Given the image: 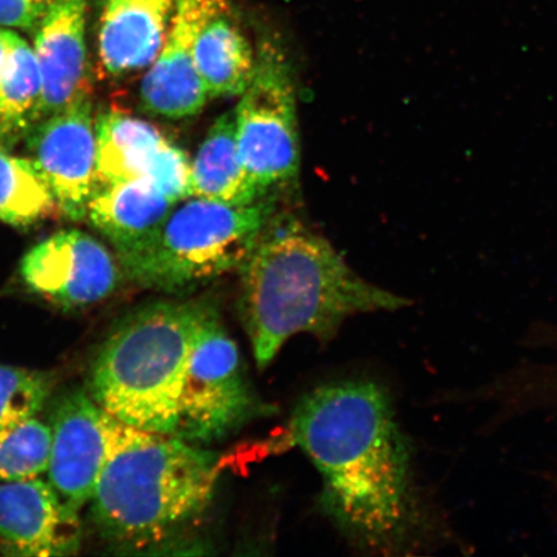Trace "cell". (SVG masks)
<instances>
[{"instance_id":"cell-1","label":"cell","mask_w":557,"mask_h":557,"mask_svg":"<svg viewBox=\"0 0 557 557\" xmlns=\"http://www.w3.org/2000/svg\"><path fill=\"white\" fill-rule=\"evenodd\" d=\"M294 441L323 480L320 504L348 537L380 553L448 535L416 483L409 444L377 383H332L305 395L290 422Z\"/></svg>"},{"instance_id":"cell-2","label":"cell","mask_w":557,"mask_h":557,"mask_svg":"<svg viewBox=\"0 0 557 557\" xmlns=\"http://www.w3.org/2000/svg\"><path fill=\"white\" fill-rule=\"evenodd\" d=\"M239 277L240 319L260 369L297 334L326 343L348 318L412 304L367 282L329 240L296 221L268 226Z\"/></svg>"},{"instance_id":"cell-3","label":"cell","mask_w":557,"mask_h":557,"mask_svg":"<svg viewBox=\"0 0 557 557\" xmlns=\"http://www.w3.org/2000/svg\"><path fill=\"white\" fill-rule=\"evenodd\" d=\"M219 478L218 453L113 417L90 519L110 547L156 553L203 517Z\"/></svg>"},{"instance_id":"cell-4","label":"cell","mask_w":557,"mask_h":557,"mask_svg":"<svg viewBox=\"0 0 557 557\" xmlns=\"http://www.w3.org/2000/svg\"><path fill=\"white\" fill-rule=\"evenodd\" d=\"M211 299H165L128 312L97 355L92 398L129 426L174 435L187 359Z\"/></svg>"},{"instance_id":"cell-5","label":"cell","mask_w":557,"mask_h":557,"mask_svg":"<svg viewBox=\"0 0 557 557\" xmlns=\"http://www.w3.org/2000/svg\"><path fill=\"white\" fill-rule=\"evenodd\" d=\"M274 206L259 200L227 206L191 198L150 236L120 257L131 281L166 295L187 296L239 273L269 226Z\"/></svg>"},{"instance_id":"cell-6","label":"cell","mask_w":557,"mask_h":557,"mask_svg":"<svg viewBox=\"0 0 557 557\" xmlns=\"http://www.w3.org/2000/svg\"><path fill=\"white\" fill-rule=\"evenodd\" d=\"M262 413L239 347L212 298L187 359L174 436L206 447L238 433Z\"/></svg>"},{"instance_id":"cell-7","label":"cell","mask_w":557,"mask_h":557,"mask_svg":"<svg viewBox=\"0 0 557 557\" xmlns=\"http://www.w3.org/2000/svg\"><path fill=\"white\" fill-rule=\"evenodd\" d=\"M235 122L244 164L262 190L297 176L301 157L295 83L287 55L276 41H261L255 75L240 95Z\"/></svg>"},{"instance_id":"cell-8","label":"cell","mask_w":557,"mask_h":557,"mask_svg":"<svg viewBox=\"0 0 557 557\" xmlns=\"http://www.w3.org/2000/svg\"><path fill=\"white\" fill-rule=\"evenodd\" d=\"M26 148L60 211L73 221L86 219L99 187L90 94L35 124L26 136Z\"/></svg>"},{"instance_id":"cell-9","label":"cell","mask_w":557,"mask_h":557,"mask_svg":"<svg viewBox=\"0 0 557 557\" xmlns=\"http://www.w3.org/2000/svg\"><path fill=\"white\" fill-rule=\"evenodd\" d=\"M27 289L60 308L76 309L113 295L120 269L102 243L66 230L34 246L20 268Z\"/></svg>"},{"instance_id":"cell-10","label":"cell","mask_w":557,"mask_h":557,"mask_svg":"<svg viewBox=\"0 0 557 557\" xmlns=\"http://www.w3.org/2000/svg\"><path fill=\"white\" fill-rule=\"evenodd\" d=\"M111 423L113 416L85 392H70L55 403L48 482L75 511L92 499L109 456Z\"/></svg>"},{"instance_id":"cell-11","label":"cell","mask_w":557,"mask_h":557,"mask_svg":"<svg viewBox=\"0 0 557 557\" xmlns=\"http://www.w3.org/2000/svg\"><path fill=\"white\" fill-rule=\"evenodd\" d=\"M78 511L40 478L0 483V553L62 557L79 553Z\"/></svg>"},{"instance_id":"cell-12","label":"cell","mask_w":557,"mask_h":557,"mask_svg":"<svg viewBox=\"0 0 557 557\" xmlns=\"http://www.w3.org/2000/svg\"><path fill=\"white\" fill-rule=\"evenodd\" d=\"M228 0H178L162 50L141 85L148 113L184 120L200 113L208 94L195 67L194 46L201 27Z\"/></svg>"},{"instance_id":"cell-13","label":"cell","mask_w":557,"mask_h":557,"mask_svg":"<svg viewBox=\"0 0 557 557\" xmlns=\"http://www.w3.org/2000/svg\"><path fill=\"white\" fill-rule=\"evenodd\" d=\"M89 0H52L35 29L44 81L39 122L90 94L86 25Z\"/></svg>"},{"instance_id":"cell-14","label":"cell","mask_w":557,"mask_h":557,"mask_svg":"<svg viewBox=\"0 0 557 557\" xmlns=\"http://www.w3.org/2000/svg\"><path fill=\"white\" fill-rule=\"evenodd\" d=\"M178 0H104L99 33L101 64L122 76L149 66L162 50Z\"/></svg>"},{"instance_id":"cell-15","label":"cell","mask_w":557,"mask_h":557,"mask_svg":"<svg viewBox=\"0 0 557 557\" xmlns=\"http://www.w3.org/2000/svg\"><path fill=\"white\" fill-rule=\"evenodd\" d=\"M174 206L150 180L138 178L97 187L87 219L113 244L120 259L154 235Z\"/></svg>"},{"instance_id":"cell-16","label":"cell","mask_w":557,"mask_h":557,"mask_svg":"<svg viewBox=\"0 0 557 557\" xmlns=\"http://www.w3.org/2000/svg\"><path fill=\"white\" fill-rule=\"evenodd\" d=\"M264 194L244 164L236 138L235 111H226L209 128L191 162L190 198L248 206L261 200Z\"/></svg>"},{"instance_id":"cell-17","label":"cell","mask_w":557,"mask_h":557,"mask_svg":"<svg viewBox=\"0 0 557 557\" xmlns=\"http://www.w3.org/2000/svg\"><path fill=\"white\" fill-rule=\"evenodd\" d=\"M194 59L208 97L240 96L249 86L256 52L235 18L230 0L201 27Z\"/></svg>"},{"instance_id":"cell-18","label":"cell","mask_w":557,"mask_h":557,"mask_svg":"<svg viewBox=\"0 0 557 557\" xmlns=\"http://www.w3.org/2000/svg\"><path fill=\"white\" fill-rule=\"evenodd\" d=\"M95 131L99 186L148 177L170 143L154 125L115 110L99 115Z\"/></svg>"},{"instance_id":"cell-19","label":"cell","mask_w":557,"mask_h":557,"mask_svg":"<svg viewBox=\"0 0 557 557\" xmlns=\"http://www.w3.org/2000/svg\"><path fill=\"white\" fill-rule=\"evenodd\" d=\"M9 59L0 79V145H16L39 122L44 81L33 48L4 29Z\"/></svg>"},{"instance_id":"cell-20","label":"cell","mask_w":557,"mask_h":557,"mask_svg":"<svg viewBox=\"0 0 557 557\" xmlns=\"http://www.w3.org/2000/svg\"><path fill=\"white\" fill-rule=\"evenodd\" d=\"M540 358L524 361L482 388L485 401L498 404L508 412L557 413V329L535 337Z\"/></svg>"},{"instance_id":"cell-21","label":"cell","mask_w":557,"mask_h":557,"mask_svg":"<svg viewBox=\"0 0 557 557\" xmlns=\"http://www.w3.org/2000/svg\"><path fill=\"white\" fill-rule=\"evenodd\" d=\"M55 200L29 159L0 145V222L29 226L53 212Z\"/></svg>"},{"instance_id":"cell-22","label":"cell","mask_w":557,"mask_h":557,"mask_svg":"<svg viewBox=\"0 0 557 557\" xmlns=\"http://www.w3.org/2000/svg\"><path fill=\"white\" fill-rule=\"evenodd\" d=\"M51 447V426L37 417L0 430V483L47 473Z\"/></svg>"},{"instance_id":"cell-23","label":"cell","mask_w":557,"mask_h":557,"mask_svg":"<svg viewBox=\"0 0 557 557\" xmlns=\"http://www.w3.org/2000/svg\"><path fill=\"white\" fill-rule=\"evenodd\" d=\"M51 393L48 375L0 366V430L37 417Z\"/></svg>"},{"instance_id":"cell-24","label":"cell","mask_w":557,"mask_h":557,"mask_svg":"<svg viewBox=\"0 0 557 557\" xmlns=\"http://www.w3.org/2000/svg\"><path fill=\"white\" fill-rule=\"evenodd\" d=\"M52 0H0V27L37 29Z\"/></svg>"},{"instance_id":"cell-25","label":"cell","mask_w":557,"mask_h":557,"mask_svg":"<svg viewBox=\"0 0 557 557\" xmlns=\"http://www.w3.org/2000/svg\"><path fill=\"white\" fill-rule=\"evenodd\" d=\"M7 59H9V44H7L3 27H0V79L4 73Z\"/></svg>"}]
</instances>
